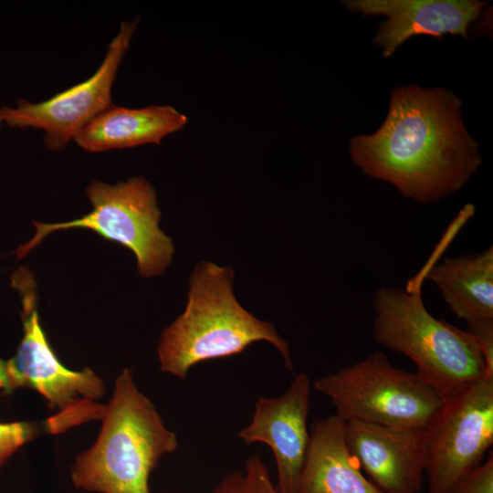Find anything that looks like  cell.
Returning a JSON list of instances; mask_svg holds the SVG:
<instances>
[{"label": "cell", "instance_id": "obj_8", "mask_svg": "<svg viewBox=\"0 0 493 493\" xmlns=\"http://www.w3.org/2000/svg\"><path fill=\"white\" fill-rule=\"evenodd\" d=\"M428 493H451L493 444V376L444 400L425 428Z\"/></svg>", "mask_w": 493, "mask_h": 493}, {"label": "cell", "instance_id": "obj_7", "mask_svg": "<svg viewBox=\"0 0 493 493\" xmlns=\"http://www.w3.org/2000/svg\"><path fill=\"white\" fill-rule=\"evenodd\" d=\"M86 192L93 207L90 213L65 223L35 222V236L17 248L16 255L25 257L52 232L86 228L129 248L136 257L141 276L162 274L172 261L174 247L159 227L161 213L150 183L142 176L114 185L93 181Z\"/></svg>", "mask_w": 493, "mask_h": 493}, {"label": "cell", "instance_id": "obj_11", "mask_svg": "<svg viewBox=\"0 0 493 493\" xmlns=\"http://www.w3.org/2000/svg\"><path fill=\"white\" fill-rule=\"evenodd\" d=\"M347 447L384 493H418L425 472L424 428L345 423Z\"/></svg>", "mask_w": 493, "mask_h": 493}, {"label": "cell", "instance_id": "obj_16", "mask_svg": "<svg viewBox=\"0 0 493 493\" xmlns=\"http://www.w3.org/2000/svg\"><path fill=\"white\" fill-rule=\"evenodd\" d=\"M213 493H278L269 473L258 456L249 457L244 473H232L214 489Z\"/></svg>", "mask_w": 493, "mask_h": 493}, {"label": "cell", "instance_id": "obj_18", "mask_svg": "<svg viewBox=\"0 0 493 493\" xmlns=\"http://www.w3.org/2000/svg\"><path fill=\"white\" fill-rule=\"evenodd\" d=\"M451 493H493V454L478 467L467 473Z\"/></svg>", "mask_w": 493, "mask_h": 493}, {"label": "cell", "instance_id": "obj_2", "mask_svg": "<svg viewBox=\"0 0 493 493\" xmlns=\"http://www.w3.org/2000/svg\"><path fill=\"white\" fill-rule=\"evenodd\" d=\"M234 273L228 267L201 262L189 281L184 313L161 334V369L182 380L201 362L241 353L250 344L265 341L281 353L293 372L289 348L275 327L246 310L233 293Z\"/></svg>", "mask_w": 493, "mask_h": 493}, {"label": "cell", "instance_id": "obj_19", "mask_svg": "<svg viewBox=\"0 0 493 493\" xmlns=\"http://www.w3.org/2000/svg\"><path fill=\"white\" fill-rule=\"evenodd\" d=\"M476 340L484 358L488 373L493 376V321H487L466 330Z\"/></svg>", "mask_w": 493, "mask_h": 493}, {"label": "cell", "instance_id": "obj_1", "mask_svg": "<svg viewBox=\"0 0 493 493\" xmlns=\"http://www.w3.org/2000/svg\"><path fill=\"white\" fill-rule=\"evenodd\" d=\"M460 109L461 100L448 90L399 87L379 130L351 140V158L405 198L422 204L444 199L462 188L482 162Z\"/></svg>", "mask_w": 493, "mask_h": 493}, {"label": "cell", "instance_id": "obj_14", "mask_svg": "<svg viewBox=\"0 0 493 493\" xmlns=\"http://www.w3.org/2000/svg\"><path fill=\"white\" fill-rule=\"evenodd\" d=\"M187 121L184 113L170 105L131 109L112 103L80 129L73 141L89 152L160 144L169 134L181 131Z\"/></svg>", "mask_w": 493, "mask_h": 493}, {"label": "cell", "instance_id": "obj_5", "mask_svg": "<svg viewBox=\"0 0 493 493\" xmlns=\"http://www.w3.org/2000/svg\"><path fill=\"white\" fill-rule=\"evenodd\" d=\"M13 282L21 294L24 334L15 355L0 360V392L26 388L40 393L54 412L43 423L48 434L100 420L105 408L99 402L105 392L103 381L90 368L72 371L62 364L41 328L31 274L21 268Z\"/></svg>", "mask_w": 493, "mask_h": 493}, {"label": "cell", "instance_id": "obj_4", "mask_svg": "<svg viewBox=\"0 0 493 493\" xmlns=\"http://www.w3.org/2000/svg\"><path fill=\"white\" fill-rule=\"evenodd\" d=\"M372 304L375 342L409 358L415 373L443 400L491 376L475 338L435 318L419 291L383 287L374 292Z\"/></svg>", "mask_w": 493, "mask_h": 493}, {"label": "cell", "instance_id": "obj_15", "mask_svg": "<svg viewBox=\"0 0 493 493\" xmlns=\"http://www.w3.org/2000/svg\"><path fill=\"white\" fill-rule=\"evenodd\" d=\"M426 278L451 312L467 327L493 321V246L477 254L447 257L432 267Z\"/></svg>", "mask_w": 493, "mask_h": 493}, {"label": "cell", "instance_id": "obj_13", "mask_svg": "<svg viewBox=\"0 0 493 493\" xmlns=\"http://www.w3.org/2000/svg\"><path fill=\"white\" fill-rule=\"evenodd\" d=\"M297 493H384L362 475L336 414L312 424Z\"/></svg>", "mask_w": 493, "mask_h": 493}, {"label": "cell", "instance_id": "obj_10", "mask_svg": "<svg viewBox=\"0 0 493 493\" xmlns=\"http://www.w3.org/2000/svg\"><path fill=\"white\" fill-rule=\"evenodd\" d=\"M309 396V376L300 372L282 395L260 397L250 424L238 434L246 445L261 442L271 448L277 464L278 493L298 491L309 444L307 428Z\"/></svg>", "mask_w": 493, "mask_h": 493}, {"label": "cell", "instance_id": "obj_17", "mask_svg": "<svg viewBox=\"0 0 493 493\" xmlns=\"http://www.w3.org/2000/svg\"><path fill=\"white\" fill-rule=\"evenodd\" d=\"M40 432L32 422H0V469L23 446Z\"/></svg>", "mask_w": 493, "mask_h": 493}, {"label": "cell", "instance_id": "obj_3", "mask_svg": "<svg viewBox=\"0 0 493 493\" xmlns=\"http://www.w3.org/2000/svg\"><path fill=\"white\" fill-rule=\"evenodd\" d=\"M94 444L79 454L70 477L78 489L99 493H150L149 477L160 458L178 446L152 401L124 369L105 405Z\"/></svg>", "mask_w": 493, "mask_h": 493}, {"label": "cell", "instance_id": "obj_6", "mask_svg": "<svg viewBox=\"0 0 493 493\" xmlns=\"http://www.w3.org/2000/svg\"><path fill=\"white\" fill-rule=\"evenodd\" d=\"M343 422L425 428L444 403L415 372L395 367L381 351L318 378Z\"/></svg>", "mask_w": 493, "mask_h": 493}, {"label": "cell", "instance_id": "obj_9", "mask_svg": "<svg viewBox=\"0 0 493 493\" xmlns=\"http://www.w3.org/2000/svg\"><path fill=\"white\" fill-rule=\"evenodd\" d=\"M138 23L135 18L121 24L100 66L85 81L41 102L21 99L15 106H1L0 127L42 130L47 149L66 147L80 129L112 104L113 82Z\"/></svg>", "mask_w": 493, "mask_h": 493}, {"label": "cell", "instance_id": "obj_12", "mask_svg": "<svg viewBox=\"0 0 493 493\" xmlns=\"http://www.w3.org/2000/svg\"><path fill=\"white\" fill-rule=\"evenodd\" d=\"M352 12L384 16L374 43L391 57L408 38L418 35L440 37L446 34L466 38L467 27L480 15L485 3L477 0H349Z\"/></svg>", "mask_w": 493, "mask_h": 493}]
</instances>
